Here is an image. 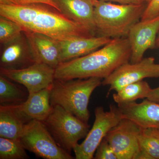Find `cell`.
I'll use <instances>...</instances> for the list:
<instances>
[{"label": "cell", "mask_w": 159, "mask_h": 159, "mask_svg": "<svg viewBox=\"0 0 159 159\" xmlns=\"http://www.w3.org/2000/svg\"><path fill=\"white\" fill-rule=\"evenodd\" d=\"M155 48H159V30L158 32L157 35Z\"/></svg>", "instance_id": "f1b7e54d"}, {"label": "cell", "mask_w": 159, "mask_h": 159, "mask_svg": "<svg viewBox=\"0 0 159 159\" xmlns=\"http://www.w3.org/2000/svg\"><path fill=\"white\" fill-rule=\"evenodd\" d=\"M123 119H129L142 128L159 129V103L144 99L118 105Z\"/></svg>", "instance_id": "5bb4252c"}, {"label": "cell", "mask_w": 159, "mask_h": 159, "mask_svg": "<svg viewBox=\"0 0 159 159\" xmlns=\"http://www.w3.org/2000/svg\"><path fill=\"white\" fill-rule=\"evenodd\" d=\"M147 5L116 4L96 0L94 18L96 34L111 39L127 37L131 29L141 20Z\"/></svg>", "instance_id": "3957f363"}, {"label": "cell", "mask_w": 159, "mask_h": 159, "mask_svg": "<svg viewBox=\"0 0 159 159\" xmlns=\"http://www.w3.org/2000/svg\"><path fill=\"white\" fill-rule=\"evenodd\" d=\"M142 128L129 119H122L104 138L118 159H137L140 148L139 135Z\"/></svg>", "instance_id": "9c48e42d"}, {"label": "cell", "mask_w": 159, "mask_h": 159, "mask_svg": "<svg viewBox=\"0 0 159 159\" xmlns=\"http://www.w3.org/2000/svg\"><path fill=\"white\" fill-rule=\"evenodd\" d=\"M26 150L20 139L0 137V159H29Z\"/></svg>", "instance_id": "7402d4cb"}, {"label": "cell", "mask_w": 159, "mask_h": 159, "mask_svg": "<svg viewBox=\"0 0 159 159\" xmlns=\"http://www.w3.org/2000/svg\"><path fill=\"white\" fill-rule=\"evenodd\" d=\"M94 159H118L113 149L105 139H103L97 148Z\"/></svg>", "instance_id": "cb8c5ba5"}, {"label": "cell", "mask_w": 159, "mask_h": 159, "mask_svg": "<svg viewBox=\"0 0 159 159\" xmlns=\"http://www.w3.org/2000/svg\"><path fill=\"white\" fill-rule=\"evenodd\" d=\"M158 129V130H159V129Z\"/></svg>", "instance_id": "4dcf8cb0"}, {"label": "cell", "mask_w": 159, "mask_h": 159, "mask_svg": "<svg viewBox=\"0 0 159 159\" xmlns=\"http://www.w3.org/2000/svg\"><path fill=\"white\" fill-rule=\"evenodd\" d=\"M111 39L102 36L76 37L59 41L61 63L90 54L107 44Z\"/></svg>", "instance_id": "e0dca14e"}, {"label": "cell", "mask_w": 159, "mask_h": 159, "mask_svg": "<svg viewBox=\"0 0 159 159\" xmlns=\"http://www.w3.org/2000/svg\"><path fill=\"white\" fill-rule=\"evenodd\" d=\"M110 2L119 3L124 5H141L147 3L146 0H105ZM148 4V3H147Z\"/></svg>", "instance_id": "4316f807"}, {"label": "cell", "mask_w": 159, "mask_h": 159, "mask_svg": "<svg viewBox=\"0 0 159 159\" xmlns=\"http://www.w3.org/2000/svg\"><path fill=\"white\" fill-rule=\"evenodd\" d=\"M131 51L127 38L114 39L101 48L60 64L55 79L68 80L99 77L105 79L120 66L129 62Z\"/></svg>", "instance_id": "7a4b0ae2"}, {"label": "cell", "mask_w": 159, "mask_h": 159, "mask_svg": "<svg viewBox=\"0 0 159 159\" xmlns=\"http://www.w3.org/2000/svg\"><path fill=\"white\" fill-rule=\"evenodd\" d=\"M0 15L19 23L24 31L42 33L58 41L93 36L81 25L43 4L0 5Z\"/></svg>", "instance_id": "6da1fadb"}, {"label": "cell", "mask_w": 159, "mask_h": 159, "mask_svg": "<svg viewBox=\"0 0 159 159\" xmlns=\"http://www.w3.org/2000/svg\"><path fill=\"white\" fill-rule=\"evenodd\" d=\"M20 141L26 150L45 159H73L57 145L42 122L33 120L25 125Z\"/></svg>", "instance_id": "52a82bcc"}, {"label": "cell", "mask_w": 159, "mask_h": 159, "mask_svg": "<svg viewBox=\"0 0 159 159\" xmlns=\"http://www.w3.org/2000/svg\"><path fill=\"white\" fill-rule=\"evenodd\" d=\"M51 86L29 94L25 102L16 105L9 106L25 124L33 120L43 122L49 116L52 106L50 102Z\"/></svg>", "instance_id": "4fadbf2b"}, {"label": "cell", "mask_w": 159, "mask_h": 159, "mask_svg": "<svg viewBox=\"0 0 159 159\" xmlns=\"http://www.w3.org/2000/svg\"><path fill=\"white\" fill-rule=\"evenodd\" d=\"M93 125L83 142L77 144L74 151L76 159H94L99 144L113 127L123 119L117 107L111 105L110 110L104 111L102 107H97L94 111Z\"/></svg>", "instance_id": "8992f818"}, {"label": "cell", "mask_w": 159, "mask_h": 159, "mask_svg": "<svg viewBox=\"0 0 159 159\" xmlns=\"http://www.w3.org/2000/svg\"><path fill=\"white\" fill-rule=\"evenodd\" d=\"M140 150L137 159H159V131L142 128L139 135Z\"/></svg>", "instance_id": "ffe728a7"}, {"label": "cell", "mask_w": 159, "mask_h": 159, "mask_svg": "<svg viewBox=\"0 0 159 159\" xmlns=\"http://www.w3.org/2000/svg\"><path fill=\"white\" fill-rule=\"evenodd\" d=\"M159 15V0H151L143 13L141 20L152 19Z\"/></svg>", "instance_id": "d4e9b609"}, {"label": "cell", "mask_w": 159, "mask_h": 159, "mask_svg": "<svg viewBox=\"0 0 159 159\" xmlns=\"http://www.w3.org/2000/svg\"><path fill=\"white\" fill-rule=\"evenodd\" d=\"M52 106L49 116L42 122L57 145L71 154L80 140L86 136L90 126L61 107Z\"/></svg>", "instance_id": "5b68a950"}, {"label": "cell", "mask_w": 159, "mask_h": 159, "mask_svg": "<svg viewBox=\"0 0 159 159\" xmlns=\"http://www.w3.org/2000/svg\"><path fill=\"white\" fill-rule=\"evenodd\" d=\"M11 4L18 6H26L32 4H43L51 6L60 11L59 8L54 0H9Z\"/></svg>", "instance_id": "484cf974"}, {"label": "cell", "mask_w": 159, "mask_h": 159, "mask_svg": "<svg viewBox=\"0 0 159 159\" xmlns=\"http://www.w3.org/2000/svg\"><path fill=\"white\" fill-rule=\"evenodd\" d=\"M9 80L0 75V105H16L25 102L29 97V91Z\"/></svg>", "instance_id": "d6986e66"}, {"label": "cell", "mask_w": 159, "mask_h": 159, "mask_svg": "<svg viewBox=\"0 0 159 159\" xmlns=\"http://www.w3.org/2000/svg\"><path fill=\"white\" fill-rule=\"evenodd\" d=\"M159 77V64L153 57L143 58L139 62H127L116 69L110 76L102 80V85H109L111 92H116L130 84L146 78Z\"/></svg>", "instance_id": "ba28073f"}, {"label": "cell", "mask_w": 159, "mask_h": 159, "mask_svg": "<svg viewBox=\"0 0 159 159\" xmlns=\"http://www.w3.org/2000/svg\"><path fill=\"white\" fill-rule=\"evenodd\" d=\"M1 75L25 87L29 94L36 93L52 85L55 69L43 63L34 62L21 69L1 68Z\"/></svg>", "instance_id": "30bf717a"}, {"label": "cell", "mask_w": 159, "mask_h": 159, "mask_svg": "<svg viewBox=\"0 0 159 159\" xmlns=\"http://www.w3.org/2000/svg\"><path fill=\"white\" fill-rule=\"evenodd\" d=\"M96 0H54L60 12L85 28L93 36L96 34L94 22Z\"/></svg>", "instance_id": "9a60e30c"}, {"label": "cell", "mask_w": 159, "mask_h": 159, "mask_svg": "<svg viewBox=\"0 0 159 159\" xmlns=\"http://www.w3.org/2000/svg\"><path fill=\"white\" fill-rule=\"evenodd\" d=\"M25 30L19 23L0 16V43L5 45L23 34Z\"/></svg>", "instance_id": "603a6c76"}, {"label": "cell", "mask_w": 159, "mask_h": 159, "mask_svg": "<svg viewBox=\"0 0 159 159\" xmlns=\"http://www.w3.org/2000/svg\"><path fill=\"white\" fill-rule=\"evenodd\" d=\"M152 89L148 83L142 80L122 88L113 94V98L118 105L136 102L147 98Z\"/></svg>", "instance_id": "44dd1931"}, {"label": "cell", "mask_w": 159, "mask_h": 159, "mask_svg": "<svg viewBox=\"0 0 159 159\" xmlns=\"http://www.w3.org/2000/svg\"><path fill=\"white\" fill-rule=\"evenodd\" d=\"M146 1H147V3L148 4L150 2L151 0H146Z\"/></svg>", "instance_id": "f546056e"}, {"label": "cell", "mask_w": 159, "mask_h": 159, "mask_svg": "<svg viewBox=\"0 0 159 159\" xmlns=\"http://www.w3.org/2000/svg\"><path fill=\"white\" fill-rule=\"evenodd\" d=\"M1 54V68H25L35 62L24 32L20 37L4 45Z\"/></svg>", "instance_id": "2e32d148"}, {"label": "cell", "mask_w": 159, "mask_h": 159, "mask_svg": "<svg viewBox=\"0 0 159 159\" xmlns=\"http://www.w3.org/2000/svg\"><path fill=\"white\" fill-rule=\"evenodd\" d=\"M25 125L10 107L0 105V137L20 139Z\"/></svg>", "instance_id": "ac0fdd59"}, {"label": "cell", "mask_w": 159, "mask_h": 159, "mask_svg": "<svg viewBox=\"0 0 159 159\" xmlns=\"http://www.w3.org/2000/svg\"><path fill=\"white\" fill-rule=\"evenodd\" d=\"M146 99L159 103V86L156 88L152 89Z\"/></svg>", "instance_id": "83f0119b"}, {"label": "cell", "mask_w": 159, "mask_h": 159, "mask_svg": "<svg viewBox=\"0 0 159 159\" xmlns=\"http://www.w3.org/2000/svg\"><path fill=\"white\" fill-rule=\"evenodd\" d=\"M23 32L35 62L46 64L55 69L61 63L59 41L42 33Z\"/></svg>", "instance_id": "7c38bea8"}, {"label": "cell", "mask_w": 159, "mask_h": 159, "mask_svg": "<svg viewBox=\"0 0 159 159\" xmlns=\"http://www.w3.org/2000/svg\"><path fill=\"white\" fill-rule=\"evenodd\" d=\"M102 80L99 77L68 80L54 79L50 94L51 106L59 105L88 123L90 98L93 91L102 84Z\"/></svg>", "instance_id": "277c9868"}, {"label": "cell", "mask_w": 159, "mask_h": 159, "mask_svg": "<svg viewBox=\"0 0 159 159\" xmlns=\"http://www.w3.org/2000/svg\"><path fill=\"white\" fill-rule=\"evenodd\" d=\"M159 30V15L152 19L140 20L132 27L127 37L131 51L130 63L141 61L145 51L155 48Z\"/></svg>", "instance_id": "8fae6325"}]
</instances>
